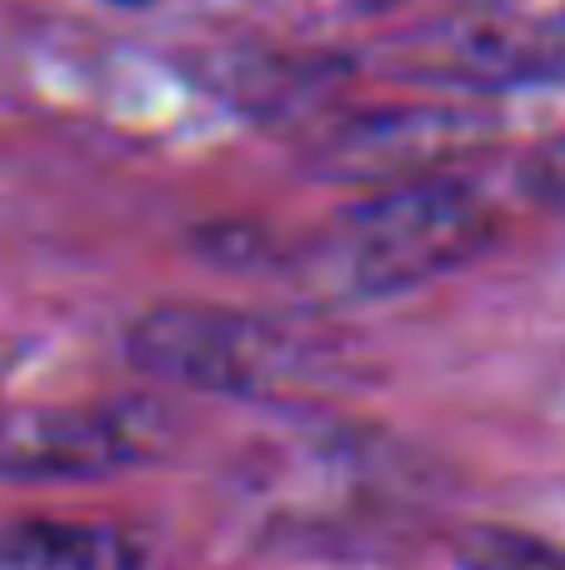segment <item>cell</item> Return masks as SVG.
Masks as SVG:
<instances>
[{"mask_svg": "<svg viewBox=\"0 0 565 570\" xmlns=\"http://www.w3.org/2000/svg\"><path fill=\"white\" fill-rule=\"evenodd\" d=\"M120 6H146V0H120Z\"/></svg>", "mask_w": 565, "mask_h": 570, "instance_id": "obj_7", "label": "cell"}, {"mask_svg": "<svg viewBox=\"0 0 565 570\" xmlns=\"http://www.w3.org/2000/svg\"><path fill=\"white\" fill-rule=\"evenodd\" d=\"M126 355L156 381L266 405L330 401L360 381V361L340 341L236 305H156L130 321Z\"/></svg>", "mask_w": 565, "mask_h": 570, "instance_id": "obj_1", "label": "cell"}, {"mask_svg": "<svg viewBox=\"0 0 565 570\" xmlns=\"http://www.w3.org/2000/svg\"><path fill=\"white\" fill-rule=\"evenodd\" d=\"M450 556L460 570H565V546L511 525H466Z\"/></svg>", "mask_w": 565, "mask_h": 570, "instance_id": "obj_6", "label": "cell"}, {"mask_svg": "<svg viewBox=\"0 0 565 570\" xmlns=\"http://www.w3.org/2000/svg\"><path fill=\"white\" fill-rule=\"evenodd\" d=\"M490 236L496 210L470 180H400L376 186L336 220L320 266L350 295H400L476 261Z\"/></svg>", "mask_w": 565, "mask_h": 570, "instance_id": "obj_2", "label": "cell"}, {"mask_svg": "<svg viewBox=\"0 0 565 570\" xmlns=\"http://www.w3.org/2000/svg\"><path fill=\"white\" fill-rule=\"evenodd\" d=\"M0 570H160L136 531L110 521H30L0 525Z\"/></svg>", "mask_w": 565, "mask_h": 570, "instance_id": "obj_5", "label": "cell"}, {"mask_svg": "<svg viewBox=\"0 0 565 570\" xmlns=\"http://www.w3.org/2000/svg\"><path fill=\"white\" fill-rule=\"evenodd\" d=\"M486 140V120L466 110H380L340 126L320 146V166L336 180L360 186H400V180L450 176L456 160Z\"/></svg>", "mask_w": 565, "mask_h": 570, "instance_id": "obj_4", "label": "cell"}, {"mask_svg": "<svg viewBox=\"0 0 565 570\" xmlns=\"http://www.w3.org/2000/svg\"><path fill=\"white\" fill-rule=\"evenodd\" d=\"M176 445V415L146 395L40 405L0 421L6 481H106L150 465Z\"/></svg>", "mask_w": 565, "mask_h": 570, "instance_id": "obj_3", "label": "cell"}]
</instances>
